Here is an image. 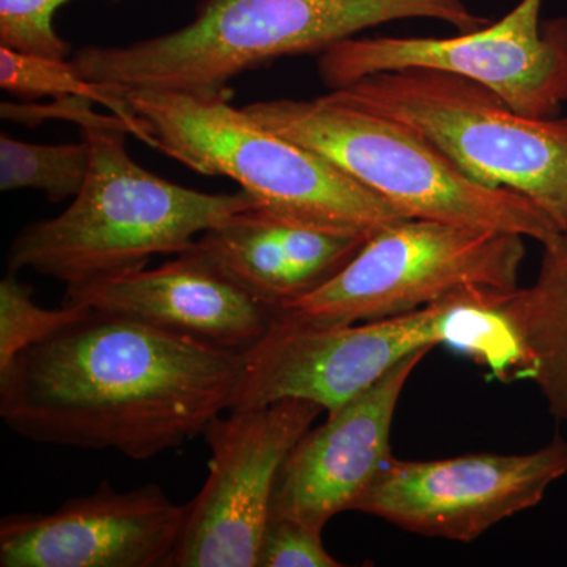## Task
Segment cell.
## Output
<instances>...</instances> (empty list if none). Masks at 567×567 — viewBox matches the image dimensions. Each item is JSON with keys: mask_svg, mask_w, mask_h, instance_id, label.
Wrapping results in <instances>:
<instances>
[{"mask_svg": "<svg viewBox=\"0 0 567 567\" xmlns=\"http://www.w3.org/2000/svg\"><path fill=\"white\" fill-rule=\"evenodd\" d=\"M567 475V442L555 436L535 453L470 454L390 462L353 511L416 535L472 543L499 522L535 507Z\"/></svg>", "mask_w": 567, "mask_h": 567, "instance_id": "obj_11", "label": "cell"}, {"mask_svg": "<svg viewBox=\"0 0 567 567\" xmlns=\"http://www.w3.org/2000/svg\"><path fill=\"white\" fill-rule=\"evenodd\" d=\"M188 503L158 484L117 492L104 481L47 514L0 522L2 567H173Z\"/></svg>", "mask_w": 567, "mask_h": 567, "instance_id": "obj_12", "label": "cell"}, {"mask_svg": "<svg viewBox=\"0 0 567 567\" xmlns=\"http://www.w3.org/2000/svg\"><path fill=\"white\" fill-rule=\"evenodd\" d=\"M544 0H520L505 18L450 39H347L319 58L331 91L385 71L427 69L483 85L528 117H558L567 102V20L540 22Z\"/></svg>", "mask_w": 567, "mask_h": 567, "instance_id": "obj_9", "label": "cell"}, {"mask_svg": "<svg viewBox=\"0 0 567 567\" xmlns=\"http://www.w3.org/2000/svg\"><path fill=\"white\" fill-rule=\"evenodd\" d=\"M32 287L21 282L17 274L0 281V372L31 346L80 320L89 308L65 305L59 309L41 308L33 301Z\"/></svg>", "mask_w": 567, "mask_h": 567, "instance_id": "obj_19", "label": "cell"}, {"mask_svg": "<svg viewBox=\"0 0 567 567\" xmlns=\"http://www.w3.org/2000/svg\"><path fill=\"white\" fill-rule=\"evenodd\" d=\"M322 533L293 518L271 514L257 554V567L342 566L328 554Z\"/></svg>", "mask_w": 567, "mask_h": 567, "instance_id": "obj_21", "label": "cell"}, {"mask_svg": "<svg viewBox=\"0 0 567 567\" xmlns=\"http://www.w3.org/2000/svg\"><path fill=\"white\" fill-rule=\"evenodd\" d=\"M524 237L431 219H404L372 235L349 264L276 317L341 327L409 315L472 290L518 287Z\"/></svg>", "mask_w": 567, "mask_h": 567, "instance_id": "obj_8", "label": "cell"}, {"mask_svg": "<svg viewBox=\"0 0 567 567\" xmlns=\"http://www.w3.org/2000/svg\"><path fill=\"white\" fill-rule=\"evenodd\" d=\"M66 0H0V44L25 54L70 59L71 48L54 28Z\"/></svg>", "mask_w": 567, "mask_h": 567, "instance_id": "obj_20", "label": "cell"}, {"mask_svg": "<svg viewBox=\"0 0 567 567\" xmlns=\"http://www.w3.org/2000/svg\"><path fill=\"white\" fill-rule=\"evenodd\" d=\"M0 87L21 99L52 96L61 100L76 96L93 104H102L130 126L134 137L155 148L152 134L130 107L125 93L111 85L85 80L74 69L71 59L25 54L0 44Z\"/></svg>", "mask_w": 567, "mask_h": 567, "instance_id": "obj_17", "label": "cell"}, {"mask_svg": "<svg viewBox=\"0 0 567 567\" xmlns=\"http://www.w3.org/2000/svg\"><path fill=\"white\" fill-rule=\"evenodd\" d=\"M513 292L472 290L409 315L341 327H309L275 317L245 353L233 410L306 399L327 415L421 350L447 346L503 382L520 379L524 353L499 305Z\"/></svg>", "mask_w": 567, "mask_h": 567, "instance_id": "obj_4", "label": "cell"}, {"mask_svg": "<svg viewBox=\"0 0 567 567\" xmlns=\"http://www.w3.org/2000/svg\"><path fill=\"white\" fill-rule=\"evenodd\" d=\"M91 159V145L84 137L66 144H33L2 133L0 189H33L43 193L51 203H62L81 192Z\"/></svg>", "mask_w": 567, "mask_h": 567, "instance_id": "obj_18", "label": "cell"}, {"mask_svg": "<svg viewBox=\"0 0 567 567\" xmlns=\"http://www.w3.org/2000/svg\"><path fill=\"white\" fill-rule=\"evenodd\" d=\"M80 130L91 145L87 181L65 212L17 235L9 274L32 270L66 287L132 274L153 256L186 251L212 227L259 205L244 189L197 192L145 169L126 151L132 130L115 115Z\"/></svg>", "mask_w": 567, "mask_h": 567, "instance_id": "obj_3", "label": "cell"}, {"mask_svg": "<svg viewBox=\"0 0 567 567\" xmlns=\"http://www.w3.org/2000/svg\"><path fill=\"white\" fill-rule=\"evenodd\" d=\"M245 353L89 311L0 372V416L47 445L148 461L233 404Z\"/></svg>", "mask_w": 567, "mask_h": 567, "instance_id": "obj_1", "label": "cell"}, {"mask_svg": "<svg viewBox=\"0 0 567 567\" xmlns=\"http://www.w3.org/2000/svg\"><path fill=\"white\" fill-rule=\"evenodd\" d=\"M429 352L421 350L405 358L328 415L327 423L301 436L279 475L274 516L293 518L323 532L331 518L353 511L393 457L390 434L395 406Z\"/></svg>", "mask_w": 567, "mask_h": 567, "instance_id": "obj_13", "label": "cell"}, {"mask_svg": "<svg viewBox=\"0 0 567 567\" xmlns=\"http://www.w3.org/2000/svg\"><path fill=\"white\" fill-rule=\"evenodd\" d=\"M333 92L409 126L473 182L528 197L566 229L567 118L528 117L476 82L427 69L385 71Z\"/></svg>", "mask_w": 567, "mask_h": 567, "instance_id": "obj_7", "label": "cell"}, {"mask_svg": "<svg viewBox=\"0 0 567 567\" xmlns=\"http://www.w3.org/2000/svg\"><path fill=\"white\" fill-rule=\"evenodd\" d=\"M122 92L156 151L194 173L237 182L282 218L365 238L410 219L323 156L233 106L229 89Z\"/></svg>", "mask_w": 567, "mask_h": 567, "instance_id": "obj_6", "label": "cell"}, {"mask_svg": "<svg viewBox=\"0 0 567 567\" xmlns=\"http://www.w3.org/2000/svg\"><path fill=\"white\" fill-rule=\"evenodd\" d=\"M244 110L264 128L323 156L405 218L516 234L543 246L563 233L528 197L473 182L421 134L333 91Z\"/></svg>", "mask_w": 567, "mask_h": 567, "instance_id": "obj_5", "label": "cell"}, {"mask_svg": "<svg viewBox=\"0 0 567 567\" xmlns=\"http://www.w3.org/2000/svg\"><path fill=\"white\" fill-rule=\"evenodd\" d=\"M368 240L254 205L208 229L186 251L203 257L276 315L330 281Z\"/></svg>", "mask_w": 567, "mask_h": 567, "instance_id": "obj_15", "label": "cell"}, {"mask_svg": "<svg viewBox=\"0 0 567 567\" xmlns=\"http://www.w3.org/2000/svg\"><path fill=\"white\" fill-rule=\"evenodd\" d=\"M436 20L461 32L491 20L465 0H203L177 31L125 47L82 48V78L118 91L218 92L265 63L312 54L385 22Z\"/></svg>", "mask_w": 567, "mask_h": 567, "instance_id": "obj_2", "label": "cell"}, {"mask_svg": "<svg viewBox=\"0 0 567 567\" xmlns=\"http://www.w3.org/2000/svg\"><path fill=\"white\" fill-rule=\"evenodd\" d=\"M322 412L282 399L213 417L203 434L207 480L188 503L173 567H257L282 466Z\"/></svg>", "mask_w": 567, "mask_h": 567, "instance_id": "obj_10", "label": "cell"}, {"mask_svg": "<svg viewBox=\"0 0 567 567\" xmlns=\"http://www.w3.org/2000/svg\"><path fill=\"white\" fill-rule=\"evenodd\" d=\"M63 303L126 317L237 353L259 344L276 317L233 279L189 251L153 270L142 268L66 287Z\"/></svg>", "mask_w": 567, "mask_h": 567, "instance_id": "obj_14", "label": "cell"}, {"mask_svg": "<svg viewBox=\"0 0 567 567\" xmlns=\"http://www.w3.org/2000/svg\"><path fill=\"white\" fill-rule=\"evenodd\" d=\"M524 353L520 379L533 380L548 412L567 425V227L544 246L532 286L499 305Z\"/></svg>", "mask_w": 567, "mask_h": 567, "instance_id": "obj_16", "label": "cell"}]
</instances>
